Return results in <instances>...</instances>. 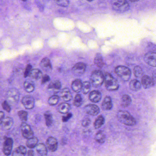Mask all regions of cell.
<instances>
[{"instance_id":"25","label":"cell","mask_w":156,"mask_h":156,"mask_svg":"<svg viewBox=\"0 0 156 156\" xmlns=\"http://www.w3.org/2000/svg\"><path fill=\"white\" fill-rule=\"evenodd\" d=\"M38 138L36 137L33 136L30 138L27 139L26 142V146L30 149H33L36 147V146L38 143Z\"/></svg>"},{"instance_id":"48","label":"cell","mask_w":156,"mask_h":156,"mask_svg":"<svg viewBox=\"0 0 156 156\" xmlns=\"http://www.w3.org/2000/svg\"><path fill=\"white\" fill-rule=\"evenodd\" d=\"M87 1L88 2H92L93 1V0H87Z\"/></svg>"},{"instance_id":"6","label":"cell","mask_w":156,"mask_h":156,"mask_svg":"<svg viewBox=\"0 0 156 156\" xmlns=\"http://www.w3.org/2000/svg\"><path fill=\"white\" fill-rule=\"evenodd\" d=\"M20 94L19 91L16 88L10 89L7 92V101L12 105H15L18 103L20 99Z\"/></svg>"},{"instance_id":"5","label":"cell","mask_w":156,"mask_h":156,"mask_svg":"<svg viewBox=\"0 0 156 156\" xmlns=\"http://www.w3.org/2000/svg\"><path fill=\"white\" fill-rule=\"evenodd\" d=\"M115 73L124 81H128L130 79L131 72L129 68L123 66H117L115 69Z\"/></svg>"},{"instance_id":"36","label":"cell","mask_w":156,"mask_h":156,"mask_svg":"<svg viewBox=\"0 0 156 156\" xmlns=\"http://www.w3.org/2000/svg\"><path fill=\"white\" fill-rule=\"evenodd\" d=\"M18 115L20 119L23 122L27 121L28 116V113L27 111H24V110H20L18 112Z\"/></svg>"},{"instance_id":"13","label":"cell","mask_w":156,"mask_h":156,"mask_svg":"<svg viewBox=\"0 0 156 156\" xmlns=\"http://www.w3.org/2000/svg\"><path fill=\"white\" fill-rule=\"evenodd\" d=\"M84 110L87 114L92 116L97 115L100 112L99 107L96 105L93 104L87 105L85 106Z\"/></svg>"},{"instance_id":"43","label":"cell","mask_w":156,"mask_h":156,"mask_svg":"<svg viewBox=\"0 0 156 156\" xmlns=\"http://www.w3.org/2000/svg\"><path fill=\"white\" fill-rule=\"evenodd\" d=\"M73 114L71 113H67V115L62 117V121L63 122H67L73 117Z\"/></svg>"},{"instance_id":"17","label":"cell","mask_w":156,"mask_h":156,"mask_svg":"<svg viewBox=\"0 0 156 156\" xmlns=\"http://www.w3.org/2000/svg\"><path fill=\"white\" fill-rule=\"evenodd\" d=\"M40 66L42 69L46 72L51 71L52 69L51 61L48 58H44L41 61Z\"/></svg>"},{"instance_id":"11","label":"cell","mask_w":156,"mask_h":156,"mask_svg":"<svg viewBox=\"0 0 156 156\" xmlns=\"http://www.w3.org/2000/svg\"><path fill=\"white\" fill-rule=\"evenodd\" d=\"M46 145L47 148L50 151L55 152L58 148V141L57 139L54 137H49L46 140Z\"/></svg>"},{"instance_id":"22","label":"cell","mask_w":156,"mask_h":156,"mask_svg":"<svg viewBox=\"0 0 156 156\" xmlns=\"http://www.w3.org/2000/svg\"><path fill=\"white\" fill-rule=\"evenodd\" d=\"M36 150L39 155L46 156L48 154L47 147L43 143H39L36 147Z\"/></svg>"},{"instance_id":"46","label":"cell","mask_w":156,"mask_h":156,"mask_svg":"<svg viewBox=\"0 0 156 156\" xmlns=\"http://www.w3.org/2000/svg\"><path fill=\"white\" fill-rule=\"evenodd\" d=\"M4 118V113L2 111H1L0 112V119H1V121L3 120V119Z\"/></svg>"},{"instance_id":"31","label":"cell","mask_w":156,"mask_h":156,"mask_svg":"<svg viewBox=\"0 0 156 156\" xmlns=\"http://www.w3.org/2000/svg\"><path fill=\"white\" fill-rule=\"evenodd\" d=\"M105 122V118L103 115H100L98 116L96 119L95 120L94 123V127L95 128L98 129L100 128L103 125Z\"/></svg>"},{"instance_id":"8","label":"cell","mask_w":156,"mask_h":156,"mask_svg":"<svg viewBox=\"0 0 156 156\" xmlns=\"http://www.w3.org/2000/svg\"><path fill=\"white\" fill-rule=\"evenodd\" d=\"M13 140L12 138L7 137L5 138L2 149L4 155L9 156L11 154L13 147Z\"/></svg>"},{"instance_id":"49","label":"cell","mask_w":156,"mask_h":156,"mask_svg":"<svg viewBox=\"0 0 156 156\" xmlns=\"http://www.w3.org/2000/svg\"><path fill=\"white\" fill-rule=\"evenodd\" d=\"M22 1L23 2H26L27 1V0H22Z\"/></svg>"},{"instance_id":"21","label":"cell","mask_w":156,"mask_h":156,"mask_svg":"<svg viewBox=\"0 0 156 156\" xmlns=\"http://www.w3.org/2000/svg\"><path fill=\"white\" fill-rule=\"evenodd\" d=\"M71 105L68 103H62L58 105L57 109L61 114H67L71 109Z\"/></svg>"},{"instance_id":"33","label":"cell","mask_w":156,"mask_h":156,"mask_svg":"<svg viewBox=\"0 0 156 156\" xmlns=\"http://www.w3.org/2000/svg\"><path fill=\"white\" fill-rule=\"evenodd\" d=\"M96 141L98 143L102 144L105 141L106 136L104 132L102 131H99L97 133L95 137Z\"/></svg>"},{"instance_id":"1","label":"cell","mask_w":156,"mask_h":156,"mask_svg":"<svg viewBox=\"0 0 156 156\" xmlns=\"http://www.w3.org/2000/svg\"><path fill=\"white\" fill-rule=\"evenodd\" d=\"M117 117L119 122L126 126H133L136 125V119L127 111L125 110L118 111Z\"/></svg>"},{"instance_id":"41","label":"cell","mask_w":156,"mask_h":156,"mask_svg":"<svg viewBox=\"0 0 156 156\" xmlns=\"http://www.w3.org/2000/svg\"><path fill=\"white\" fill-rule=\"evenodd\" d=\"M32 70V66L30 64L27 65L24 73V77L25 78L30 76Z\"/></svg>"},{"instance_id":"18","label":"cell","mask_w":156,"mask_h":156,"mask_svg":"<svg viewBox=\"0 0 156 156\" xmlns=\"http://www.w3.org/2000/svg\"><path fill=\"white\" fill-rule=\"evenodd\" d=\"M112 107L113 105L111 98L109 96H106L102 104V108L103 110L105 111L110 110L112 108Z\"/></svg>"},{"instance_id":"47","label":"cell","mask_w":156,"mask_h":156,"mask_svg":"<svg viewBox=\"0 0 156 156\" xmlns=\"http://www.w3.org/2000/svg\"><path fill=\"white\" fill-rule=\"evenodd\" d=\"M130 2H138L139 1V0H129Z\"/></svg>"},{"instance_id":"3","label":"cell","mask_w":156,"mask_h":156,"mask_svg":"<svg viewBox=\"0 0 156 156\" xmlns=\"http://www.w3.org/2000/svg\"><path fill=\"white\" fill-rule=\"evenodd\" d=\"M112 9L117 12L123 13L129 9V5L126 0H112Z\"/></svg>"},{"instance_id":"2","label":"cell","mask_w":156,"mask_h":156,"mask_svg":"<svg viewBox=\"0 0 156 156\" xmlns=\"http://www.w3.org/2000/svg\"><path fill=\"white\" fill-rule=\"evenodd\" d=\"M105 81V75L99 70L93 71L90 76V82L95 87L101 86Z\"/></svg>"},{"instance_id":"27","label":"cell","mask_w":156,"mask_h":156,"mask_svg":"<svg viewBox=\"0 0 156 156\" xmlns=\"http://www.w3.org/2000/svg\"><path fill=\"white\" fill-rule=\"evenodd\" d=\"M131 99L128 95L125 94L121 98V106L123 107L126 108L130 105L131 103Z\"/></svg>"},{"instance_id":"29","label":"cell","mask_w":156,"mask_h":156,"mask_svg":"<svg viewBox=\"0 0 156 156\" xmlns=\"http://www.w3.org/2000/svg\"><path fill=\"white\" fill-rule=\"evenodd\" d=\"M62 87V84L59 80H55L50 83L48 86V89L58 91Z\"/></svg>"},{"instance_id":"24","label":"cell","mask_w":156,"mask_h":156,"mask_svg":"<svg viewBox=\"0 0 156 156\" xmlns=\"http://www.w3.org/2000/svg\"><path fill=\"white\" fill-rule=\"evenodd\" d=\"M129 87L132 91H139L141 89V84L137 80H132L129 83Z\"/></svg>"},{"instance_id":"44","label":"cell","mask_w":156,"mask_h":156,"mask_svg":"<svg viewBox=\"0 0 156 156\" xmlns=\"http://www.w3.org/2000/svg\"><path fill=\"white\" fill-rule=\"evenodd\" d=\"M50 80H51V78H50L49 76L46 74L44 75L42 77V84H44L46 83L47 82H49Z\"/></svg>"},{"instance_id":"28","label":"cell","mask_w":156,"mask_h":156,"mask_svg":"<svg viewBox=\"0 0 156 156\" xmlns=\"http://www.w3.org/2000/svg\"><path fill=\"white\" fill-rule=\"evenodd\" d=\"M24 87L25 91L27 93H30L34 91L35 89V85L33 82L28 80L24 82Z\"/></svg>"},{"instance_id":"30","label":"cell","mask_w":156,"mask_h":156,"mask_svg":"<svg viewBox=\"0 0 156 156\" xmlns=\"http://www.w3.org/2000/svg\"><path fill=\"white\" fill-rule=\"evenodd\" d=\"M44 117L46 126L48 127L51 126L53 122V119L51 113L50 111H46L44 113Z\"/></svg>"},{"instance_id":"19","label":"cell","mask_w":156,"mask_h":156,"mask_svg":"<svg viewBox=\"0 0 156 156\" xmlns=\"http://www.w3.org/2000/svg\"><path fill=\"white\" fill-rule=\"evenodd\" d=\"M83 83L80 79H76L72 83V88L75 93H78L82 90Z\"/></svg>"},{"instance_id":"4","label":"cell","mask_w":156,"mask_h":156,"mask_svg":"<svg viewBox=\"0 0 156 156\" xmlns=\"http://www.w3.org/2000/svg\"><path fill=\"white\" fill-rule=\"evenodd\" d=\"M104 82L105 86L108 91H115L119 87L117 80L110 74L108 73L105 74Z\"/></svg>"},{"instance_id":"40","label":"cell","mask_w":156,"mask_h":156,"mask_svg":"<svg viewBox=\"0 0 156 156\" xmlns=\"http://www.w3.org/2000/svg\"><path fill=\"white\" fill-rule=\"evenodd\" d=\"M2 107L4 110L7 111L8 113L10 112L11 110V107L10 106L9 104V102L7 100H5V101H4L2 102Z\"/></svg>"},{"instance_id":"9","label":"cell","mask_w":156,"mask_h":156,"mask_svg":"<svg viewBox=\"0 0 156 156\" xmlns=\"http://www.w3.org/2000/svg\"><path fill=\"white\" fill-rule=\"evenodd\" d=\"M144 60L146 63L152 67H156V53L148 52L145 55Z\"/></svg>"},{"instance_id":"23","label":"cell","mask_w":156,"mask_h":156,"mask_svg":"<svg viewBox=\"0 0 156 156\" xmlns=\"http://www.w3.org/2000/svg\"><path fill=\"white\" fill-rule=\"evenodd\" d=\"M27 150L24 146H20L16 148V149L13 151L12 156H25L27 153Z\"/></svg>"},{"instance_id":"7","label":"cell","mask_w":156,"mask_h":156,"mask_svg":"<svg viewBox=\"0 0 156 156\" xmlns=\"http://www.w3.org/2000/svg\"><path fill=\"white\" fill-rule=\"evenodd\" d=\"M20 129L23 137L27 139L34 136V132L31 128L27 123L23 122L21 125Z\"/></svg>"},{"instance_id":"39","label":"cell","mask_w":156,"mask_h":156,"mask_svg":"<svg viewBox=\"0 0 156 156\" xmlns=\"http://www.w3.org/2000/svg\"><path fill=\"white\" fill-rule=\"evenodd\" d=\"M55 2L58 6L62 7H67L69 6V0H54Z\"/></svg>"},{"instance_id":"42","label":"cell","mask_w":156,"mask_h":156,"mask_svg":"<svg viewBox=\"0 0 156 156\" xmlns=\"http://www.w3.org/2000/svg\"><path fill=\"white\" fill-rule=\"evenodd\" d=\"M91 121L89 118H85L82 122V125L83 127H87L91 124Z\"/></svg>"},{"instance_id":"37","label":"cell","mask_w":156,"mask_h":156,"mask_svg":"<svg viewBox=\"0 0 156 156\" xmlns=\"http://www.w3.org/2000/svg\"><path fill=\"white\" fill-rule=\"evenodd\" d=\"M91 85L90 82H87V81L84 82L83 83V87H82L83 93L85 94H88L91 89Z\"/></svg>"},{"instance_id":"45","label":"cell","mask_w":156,"mask_h":156,"mask_svg":"<svg viewBox=\"0 0 156 156\" xmlns=\"http://www.w3.org/2000/svg\"><path fill=\"white\" fill-rule=\"evenodd\" d=\"M27 155L30 156H34V151L33 150H29L28 152H27Z\"/></svg>"},{"instance_id":"20","label":"cell","mask_w":156,"mask_h":156,"mask_svg":"<svg viewBox=\"0 0 156 156\" xmlns=\"http://www.w3.org/2000/svg\"><path fill=\"white\" fill-rule=\"evenodd\" d=\"M61 96L64 101L66 102H69L73 98L72 94L69 89L67 88H64L62 90Z\"/></svg>"},{"instance_id":"32","label":"cell","mask_w":156,"mask_h":156,"mask_svg":"<svg viewBox=\"0 0 156 156\" xmlns=\"http://www.w3.org/2000/svg\"><path fill=\"white\" fill-rule=\"evenodd\" d=\"M94 63L99 68H102L103 67L104 63L101 54L97 53L96 55L94 60Z\"/></svg>"},{"instance_id":"26","label":"cell","mask_w":156,"mask_h":156,"mask_svg":"<svg viewBox=\"0 0 156 156\" xmlns=\"http://www.w3.org/2000/svg\"><path fill=\"white\" fill-rule=\"evenodd\" d=\"M30 76L32 78L35 79V80H39L42 77V73L39 69H33L32 70L31 72Z\"/></svg>"},{"instance_id":"14","label":"cell","mask_w":156,"mask_h":156,"mask_svg":"<svg viewBox=\"0 0 156 156\" xmlns=\"http://www.w3.org/2000/svg\"><path fill=\"white\" fill-rule=\"evenodd\" d=\"M141 84L144 88L148 89L154 85V80L152 77L148 76H143L141 79Z\"/></svg>"},{"instance_id":"12","label":"cell","mask_w":156,"mask_h":156,"mask_svg":"<svg viewBox=\"0 0 156 156\" xmlns=\"http://www.w3.org/2000/svg\"><path fill=\"white\" fill-rule=\"evenodd\" d=\"M86 64L83 62H78L76 64L73 68V71L75 75L81 76L85 72Z\"/></svg>"},{"instance_id":"16","label":"cell","mask_w":156,"mask_h":156,"mask_svg":"<svg viewBox=\"0 0 156 156\" xmlns=\"http://www.w3.org/2000/svg\"><path fill=\"white\" fill-rule=\"evenodd\" d=\"M102 98V95L99 91L94 90L90 92L89 95V99L93 103H98Z\"/></svg>"},{"instance_id":"34","label":"cell","mask_w":156,"mask_h":156,"mask_svg":"<svg viewBox=\"0 0 156 156\" xmlns=\"http://www.w3.org/2000/svg\"><path fill=\"white\" fill-rule=\"evenodd\" d=\"M59 99H60V98H59V96L57 95H53L50 97L48 99V104L50 105H55L58 104Z\"/></svg>"},{"instance_id":"38","label":"cell","mask_w":156,"mask_h":156,"mask_svg":"<svg viewBox=\"0 0 156 156\" xmlns=\"http://www.w3.org/2000/svg\"><path fill=\"white\" fill-rule=\"evenodd\" d=\"M134 74L136 78H139L141 77L143 74V72L141 67L138 66H135L134 68Z\"/></svg>"},{"instance_id":"10","label":"cell","mask_w":156,"mask_h":156,"mask_svg":"<svg viewBox=\"0 0 156 156\" xmlns=\"http://www.w3.org/2000/svg\"><path fill=\"white\" fill-rule=\"evenodd\" d=\"M22 103L26 109H33L34 106V98L30 95L25 96L22 99Z\"/></svg>"},{"instance_id":"35","label":"cell","mask_w":156,"mask_h":156,"mask_svg":"<svg viewBox=\"0 0 156 156\" xmlns=\"http://www.w3.org/2000/svg\"><path fill=\"white\" fill-rule=\"evenodd\" d=\"M82 104H83V98L82 96L79 94H77L74 99V105L76 107H79L82 105Z\"/></svg>"},{"instance_id":"15","label":"cell","mask_w":156,"mask_h":156,"mask_svg":"<svg viewBox=\"0 0 156 156\" xmlns=\"http://www.w3.org/2000/svg\"><path fill=\"white\" fill-rule=\"evenodd\" d=\"M13 120L12 118L8 117L4 118L2 121H1L2 127L4 130H9L13 126Z\"/></svg>"}]
</instances>
